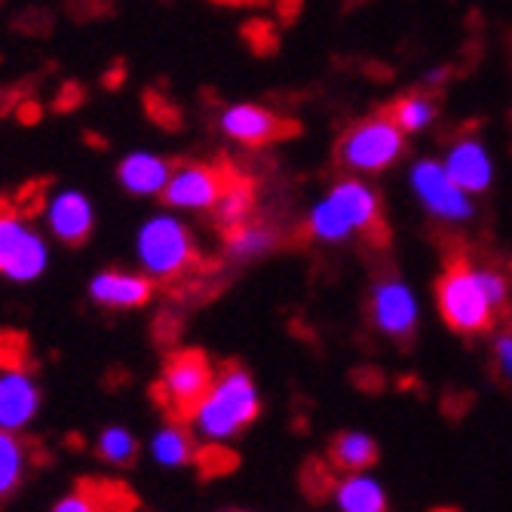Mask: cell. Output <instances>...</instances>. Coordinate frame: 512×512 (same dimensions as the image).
<instances>
[{
    "instance_id": "1",
    "label": "cell",
    "mask_w": 512,
    "mask_h": 512,
    "mask_svg": "<svg viewBox=\"0 0 512 512\" xmlns=\"http://www.w3.org/2000/svg\"><path fill=\"white\" fill-rule=\"evenodd\" d=\"M436 307L445 325L457 335H485L494 329L497 307L488 298L482 283V267L470 264L467 258H457L445 267L436 283Z\"/></svg>"
},
{
    "instance_id": "2",
    "label": "cell",
    "mask_w": 512,
    "mask_h": 512,
    "mask_svg": "<svg viewBox=\"0 0 512 512\" xmlns=\"http://www.w3.org/2000/svg\"><path fill=\"white\" fill-rule=\"evenodd\" d=\"M258 414H261V396L255 381L249 378V371L240 365H227L221 371V378L206 393V399L200 402L194 424L206 439L224 442L243 433L249 424H255Z\"/></svg>"
},
{
    "instance_id": "3",
    "label": "cell",
    "mask_w": 512,
    "mask_h": 512,
    "mask_svg": "<svg viewBox=\"0 0 512 512\" xmlns=\"http://www.w3.org/2000/svg\"><path fill=\"white\" fill-rule=\"evenodd\" d=\"M378 218H381L378 194L359 178H344L313 206L307 218V230L319 243H344L353 234L371 230L378 224Z\"/></svg>"
},
{
    "instance_id": "4",
    "label": "cell",
    "mask_w": 512,
    "mask_h": 512,
    "mask_svg": "<svg viewBox=\"0 0 512 512\" xmlns=\"http://www.w3.org/2000/svg\"><path fill=\"white\" fill-rule=\"evenodd\" d=\"M215 384L212 362L203 350H175L169 353L163 375L154 384V399L172 424H188L206 393Z\"/></svg>"
},
{
    "instance_id": "5",
    "label": "cell",
    "mask_w": 512,
    "mask_h": 512,
    "mask_svg": "<svg viewBox=\"0 0 512 512\" xmlns=\"http://www.w3.org/2000/svg\"><path fill=\"white\" fill-rule=\"evenodd\" d=\"M405 151V132L387 117H368L356 123L338 142V163L359 175H378L390 169Z\"/></svg>"
},
{
    "instance_id": "6",
    "label": "cell",
    "mask_w": 512,
    "mask_h": 512,
    "mask_svg": "<svg viewBox=\"0 0 512 512\" xmlns=\"http://www.w3.org/2000/svg\"><path fill=\"white\" fill-rule=\"evenodd\" d=\"M138 258L151 276L178 279L197 267V246L191 230L172 215H154L138 230Z\"/></svg>"
},
{
    "instance_id": "7",
    "label": "cell",
    "mask_w": 512,
    "mask_h": 512,
    "mask_svg": "<svg viewBox=\"0 0 512 512\" xmlns=\"http://www.w3.org/2000/svg\"><path fill=\"white\" fill-rule=\"evenodd\" d=\"M411 191L421 200V206L439 221L463 224V221H473L476 215L470 194L448 175L445 163L439 160H417L411 166Z\"/></svg>"
},
{
    "instance_id": "8",
    "label": "cell",
    "mask_w": 512,
    "mask_h": 512,
    "mask_svg": "<svg viewBox=\"0 0 512 512\" xmlns=\"http://www.w3.org/2000/svg\"><path fill=\"white\" fill-rule=\"evenodd\" d=\"M43 270H46L43 240L34 230H28L22 215H16L0 200V273L16 279V283H31Z\"/></svg>"
},
{
    "instance_id": "9",
    "label": "cell",
    "mask_w": 512,
    "mask_h": 512,
    "mask_svg": "<svg viewBox=\"0 0 512 512\" xmlns=\"http://www.w3.org/2000/svg\"><path fill=\"white\" fill-rule=\"evenodd\" d=\"M237 172L230 166H206V163H184L172 169L166 188H163V203L178 206V209H212L221 197V191L230 184Z\"/></svg>"
},
{
    "instance_id": "10",
    "label": "cell",
    "mask_w": 512,
    "mask_h": 512,
    "mask_svg": "<svg viewBox=\"0 0 512 512\" xmlns=\"http://www.w3.org/2000/svg\"><path fill=\"white\" fill-rule=\"evenodd\" d=\"M417 319H421V307H417L414 292L402 279L390 276L371 289V322L381 335L393 341H408L417 332Z\"/></svg>"
},
{
    "instance_id": "11",
    "label": "cell",
    "mask_w": 512,
    "mask_h": 512,
    "mask_svg": "<svg viewBox=\"0 0 512 512\" xmlns=\"http://www.w3.org/2000/svg\"><path fill=\"white\" fill-rule=\"evenodd\" d=\"M221 129L234 138V142L246 145V148H264L270 142H279V138H289L298 132L295 123L276 117L273 111L261 108V105H234L221 114Z\"/></svg>"
},
{
    "instance_id": "12",
    "label": "cell",
    "mask_w": 512,
    "mask_h": 512,
    "mask_svg": "<svg viewBox=\"0 0 512 512\" xmlns=\"http://www.w3.org/2000/svg\"><path fill=\"white\" fill-rule=\"evenodd\" d=\"M445 169L467 194H485L494 181V160L479 138H460L445 157Z\"/></svg>"
},
{
    "instance_id": "13",
    "label": "cell",
    "mask_w": 512,
    "mask_h": 512,
    "mask_svg": "<svg viewBox=\"0 0 512 512\" xmlns=\"http://www.w3.org/2000/svg\"><path fill=\"white\" fill-rule=\"evenodd\" d=\"M154 295V283L148 276L138 273H120V270H105L96 273L89 283V298L102 304V307H114V310H129V307H145Z\"/></svg>"
},
{
    "instance_id": "14",
    "label": "cell",
    "mask_w": 512,
    "mask_h": 512,
    "mask_svg": "<svg viewBox=\"0 0 512 512\" xmlns=\"http://www.w3.org/2000/svg\"><path fill=\"white\" fill-rule=\"evenodd\" d=\"M46 218L65 246H83L92 234V224H96L92 206L80 191H62L53 200H46Z\"/></svg>"
},
{
    "instance_id": "15",
    "label": "cell",
    "mask_w": 512,
    "mask_h": 512,
    "mask_svg": "<svg viewBox=\"0 0 512 512\" xmlns=\"http://www.w3.org/2000/svg\"><path fill=\"white\" fill-rule=\"evenodd\" d=\"M40 408V390L28 378V371H7L0 378V430H22L34 421Z\"/></svg>"
},
{
    "instance_id": "16",
    "label": "cell",
    "mask_w": 512,
    "mask_h": 512,
    "mask_svg": "<svg viewBox=\"0 0 512 512\" xmlns=\"http://www.w3.org/2000/svg\"><path fill=\"white\" fill-rule=\"evenodd\" d=\"M172 175V166L157 157V154H145V151H135L129 154L120 166H117V178L120 184L135 194V197H154V194H163L166 181Z\"/></svg>"
},
{
    "instance_id": "17",
    "label": "cell",
    "mask_w": 512,
    "mask_h": 512,
    "mask_svg": "<svg viewBox=\"0 0 512 512\" xmlns=\"http://www.w3.org/2000/svg\"><path fill=\"white\" fill-rule=\"evenodd\" d=\"M329 457L338 473H365L378 463V442L368 433L344 430L332 439Z\"/></svg>"
},
{
    "instance_id": "18",
    "label": "cell",
    "mask_w": 512,
    "mask_h": 512,
    "mask_svg": "<svg viewBox=\"0 0 512 512\" xmlns=\"http://www.w3.org/2000/svg\"><path fill=\"white\" fill-rule=\"evenodd\" d=\"M335 503L344 512H384L390 506L384 485L368 473H353L344 482H338Z\"/></svg>"
},
{
    "instance_id": "19",
    "label": "cell",
    "mask_w": 512,
    "mask_h": 512,
    "mask_svg": "<svg viewBox=\"0 0 512 512\" xmlns=\"http://www.w3.org/2000/svg\"><path fill=\"white\" fill-rule=\"evenodd\" d=\"M402 132H424L427 126L436 123L439 117V105L427 92H405L399 96L387 111H384Z\"/></svg>"
},
{
    "instance_id": "20",
    "label": "cell",
    "mask_w": 512,
    "mask_h": 512,
    "mask_svg": "<svg viewBox=\"0 0 512 512\" xmlns=\"http://www.w3.org/2000/svg\"><path fill=\"white\" fill-rule=\"evenodd\" d=\"M224 246H227V255L237 258V261H246V258H255V255H264L276 246V234L264 224H252L249 218L234 224V227H224Z\"/></svg>"
},
{
    "instance_id": "21",
    "label": "cell",
    "mask_w": 512,
    "mask_h": 512,
    "mask_svg": "<svg viewBox=\"0 0 512 512\" xmlns=\"http://www.w3.org/2000/svg\"><path fill=\"white\" fill-rule=\"evenodd\" d=\"M252 203H255L252 184H249L243 175H234V178H230L227 188L221 191V197H218V203H215L212 209H215V218H218L224 227H234V224H240V221L249 218Z\"/></svg>"
},
{
    "instance_id": "22",
    "label": "cell",
    "mask_w": 512,
    "mask_h": 512,
    "mask_svg": "<svg viewBox=\"0 0 512 512\" xmlns=\"http://www.w3.org/2000/svg\"><path fill=\"white\" fill-rule=\"evenodd\" d=\"M25 476V445L10 433L0 430V500L19 491Z\"/></svg>"
},
{
    "instance_id": "23",
    "label": "cell",
    "mask_w": 512,
    "mask_h": 512,
    "mask_svg": "<svg viewBox=\"0 0 512 512\" xmlns=\"http://www.w3.org/2000/svg\"><path fill=\"white\" fill-rule=\"evenodd\" d=\"M151 451H154V457L163 463V467H184V463L194 460V442H191V436L184 433L178 424H172V421H169V427H163L154 436Z\"/></svg>"
},
{
    "instance_id": "24",
    "label": "cell",
    "mask_w": 512,
    "mask_h": 512,
    "mask_svg": "<svg viewBox=\"0 0 512 512\" xmlns=\"http://www.w3.org/2000/svg\"><path fill=\"white\" fill-rule=\"evenodd\" d=\"M135 454H138V442L123 427H108L99 436V457L108 460L111 467H132Z\"/></svg>"
},
{
    "instance_id": "25",
    "label": "cell",
    "mask_w": 512,
    "mask_h": 512,
    "mask_svg": "<svg viewBox=\"0 0 512 512\" xmlns=\"http://www.w3.org/2000/svg\"><path fill=\"white\" fill-rule=\"evenodd\" d=\"M80 494L92 503V512L96 509H132V491L120 482H83Z\"/></svg>"
},
{
    "instance_id": "26",
    "label": "cell",
    "mask_w": 512,
    "mask_h": 512,
    "mask_svg": "<svg viewBox=\"0 0 512 512\" xmlns=\"http://www.w3.org/2000/svg\"><path fill=\"white\" fill-rule=\"evenodd\" d=\"M28 365H31L28 338L16 329L0 332V371H28Z\"/></svg>"
},
{
    "instance_id": "27",
    "label": "cell",
    "mask_w": 512,
    "mask_h": 512,
    "mask_svg": "<svg viewBox=\"0 0 512 512\" xmlns=\"http://www.w3.org/2000/svg\"><path fill=\"white\" fill-rule=\"evenodd\" d=\"M194 460L203 476H224L237 467V457L230 454L227 448H218V445H206L200 451H194Z\"/></svg>"
},
{
    "instance_id": "28",
    "label": "cell",
    "mask_w": 512,
    "mask_h": 512,
    "mask_svg": "<svg viewBox=\"0 0 512 512\" xmlns=\"http://www.w3.org/2000/svg\"><path fill=\"white\" fill-rule=\"evenodd\" d=\"M145 111H148V117H151L154 123H160L163 129H175V126H178L175 108H172L166 99H160L157 92H145Z\"/></svg>"
},
{
    "instance_id": "29",
    "label": "cell",
    "mask_w": 512,
    "mask_h": 512,
    "mask_svg": "<svg viewBox=\"0 0 512 512\" xmlns=\"http://www.w3.org/2000/svg\"><path fill=\"white\" fill-rule=\"evenodd\" d=\"M482 283H485V289H488L491 304H494L497 310L506 307V301H509V279H506L500 270H494V267H482Z\"/></svg>"
},
{
    "instance_id": "30",
    "label": "cell",
    "mask_w": 512,
    "mask_h": 512,
    "mask_svg": "<svg viewBox=\"0 0 512 512\" xmlns=\"http://www.w3.org/2000/svg\"><path fill=\"white\" fill-rule=\"evenodd\" d=\"M494 359H497V368L503 371V378L512 381V332H503L494 338Z\"/></svg>"
},
{
    "instance_id": "31",
    "label": "cell",
    "mask_w": 512,
    "mask_h": 512,
    "mask_svg": "<svg viewBox=\"0 0 512 512\" xmlns=\"http://www.w3.org/2000/svg\"><path fill=\"white\" fill-rule=\"evenodd\" d=\"M56 512H92V503L80 491H74V494H68L65 500L56 503Z\"/></svg>"
},
{
    "instance_id": "32",
    "label": "cell",
    "mask_w": 512,
    "mask_h": 512,
    "mask_svg": "<svg viewBox=\"0 0 512 512\" xmlns=\"http://www.w3.org/2000/svg\"><path fill=\"white\" fill-rule=\"evenodd\" d=\"M445 74H448L445 68H430V71L424 74V80H427L430 86H436V83H442V80H445Z\"/></svg>"
},
{
    "instance_id": "33",
    "label": "cell",
    "mask_w": 512,
    "mask_h": 512,
    "mask_svg": "<svg viewBox=\"0 0 512 512\" xmlns=\"http://www.w3.org/2000/svg\"><path fill=\"white\" fill-rule=\"evenodd\" d=\"M218 4H240V0H218Z\"/></svg>"
}]
</instances>
